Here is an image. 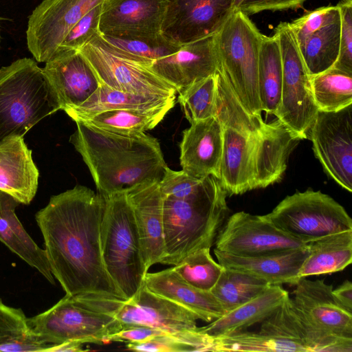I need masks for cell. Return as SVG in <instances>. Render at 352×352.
Segmentation results:
<instances>
[{
	"label": "cell",
	"instance_id": "1",
	"mask_svg": "<svg viewBox=\"0 0 352 352\" xmlns=\"http://www.w3.org/2000/svg\"><path fill=\"white\" fill-rule=\"evenodd\" d=\"M105 197L82 185L50 197L34 216L51 272L65 294L124 300L104 265L100 231Z\"/></svg>",
	"mask_w": 352,
	"mask_h": 352
},
{
	"label": "cell",
	"instance_id": "2",
	"mask_svg": "<svg viewBox=\"0 0 352 352\" xmlns=\"http://www.w3.org/2000/svg\"><path fill=\"white\" fill-rule=\"evenodd\" d=\"M69 142L80 154L103 196L162 179L167 167L157 138L146 133L120 134L82 121Z\"/></svg>",
	"mask_w": 352,
	"mask_h": 352
},
{
	"label": "cell",
	"instance_id": "3",
	"mask_svg": "<svg viewBox=\"0 0 352 352\" xmlns=\"http://www.w3.org/2000/svg\"><path fill=\"white\" fill-rule=\"evenodd\" d=\"M227 194L218 179L208 176L201 188L184 199L164 197V256L175 265L190 254L210 248L227 219Z\"/></svg>",
	"mask_w": 352,
	"mask_h": 352
},
{
	"label": "cell",
	"instance_id": "4",
	"mask_svg": "<svg viewBox=\"0 0 352 352\" xmlns=\"http://www.w3.org/2000/svg\"><path fill=\"white\" fill-rule=\"evenodd\" d=\"M104 197L100 231L102 260L109 277L127 300L142 286L148 270L134 214L125 191Z\"/></svg>",
	"mask_w": 352,
	"mask_h": 352
},
{
	"label": "cell",
	"instance_id": "5",
	"mask_svg": "<svg viewBox=\"0 0 352 352\" xmlns=\"http://www.w3.org/2000/svg\"><path fill=\"white\" fill-rule=\"evenodd\" d=\"M59 110L47 78L37 62L19 58L0 68V141L22 136Z\"/></svg>",
	"mask_w": 352,
	"mask_h": 352
},
{
	"label": "cell",
	"instance_id": "6",
	"mask_svg": "<svg viewBox=\"0 0 352 352\" xmlns=\"http://www.w3.org/2000/svg\"><path fill=\"white\" fill-rule=\"evenodd\" d=\"M263 34L248 16L235 10L214 34L218 69L252 114L261 116L258 87V56Z\"/></svg>",
	"mask_w": 352,
	"mask_h": 352
},
{
	"label": "cell",
	"instance_id": "7",
	"mask_svg": "<svg viewBox=\"0 0 352 352\" xmlns=\"http://www.w3.org/2000/svg\"><path fill=\"white\" fill-rule=\"evenodd\" d=\"M30 333L50 349L65 342L107 343L122 329L109 314L87 307L74 296L67 295L46 311L28 318Z\"/></svg>",
	"mask_w": 352,
	"mask_h": 352
},
{
	"label": "cell",
	"instance_id": "8",
	"mask_svg": "<svg viewBox=\"0 0 352 352\" xmlns=\"http://www.w3.org/2000/svg\"><path fill=\"white\" fill-rule=\"evenodd\" d=\"M263 217L278 229L305 243L352 230L344 207L329 195L307 190L287 196Z\"/></svg>",
	"mask_w": 352,
	"mask_h": 352
},
{
	"label": "cell",
	"instance_id": "9",
	"mask_svg": "<svg viewBox=\"0 0 352 352\" xmlns=\"http://www.w3.org/2000/svg\"><path fill=\"white\" fill-rule=\"evenodd\" d=\"M74 296L87 307L111 315L122 328L144 326L176 333L195 331L198 327L197 315L153 293L144 283L138 292L127 300L93 295Z\"/></svg>",
	"mask_w": 352,
	"mask_h": 352
},
{
	"label": "cell",
	"instance_id": "10",
	"mask_svg": "<svg viewBox=\"0 0 352 352\" xmlns=\"http://www.w3.org/2000/svg\"><path fill=\"white\" fill-rule=\"evenodd\" d=\"M274 35L282 60L280 101L275 116L300 140L307 139L318 112L311 92V76L289 23H280Z\"/></svg>",
	"mask_w": 352,
	"mask_h": 352
},
{
	"label": "cell",
	"instance_id": "11",
	"mask_svg": "<svg viewBox=\"0 0 352 352\" xmlns=\"http://www.w3.org/2000/svg\"><path fill=\"white\" fill-rule=\"evenodd\" d=\"M101 83L133 94L176 96L175 87L156 74L151 63L107 42L100 32L79 50Z\"/></svg>",
	"mask_w": 352,
	"mask_h": 352
},
{
	"label": "cell",
	"instance_id": "12",
	"mask_svg": "<svg viewBox=\"0 0 352 352\" xmlns=\"http://www.w3.org/2000/svg\"><path fill=\"white\" fill-rule=\"evenodd\" d=\"M309 138L324 172L352 191V104L336 111H318Z\"/></svg>",
	"mask_w": 352,
	"mask_h": 352
},
{
	"label": "cell",
	"instance_id": "13",
	"mask_svg": "<svg viewBox=\"0 0 352 352\" xmlns=\"http://www.w3.org/2000/svg\"><path fill=\"white\" fill-rule=\"evenodd\" d=\"M216 250L239 256H256L306 247L284 233L263 215L244 211L226 219L214 241Z\"/></svg>",
	"mask_w": 352,
	"mask_h": 352
},
{
	"label": "cell",
	"instance_id": "14",
	"mask_svg": "<svg viewBox=\"0 0 352 352\" xmlns=\"http://www.w3.org/2000/svg\"><path fill=\"white\" fill-rule=\"evenodd\" d=\"M104 1L43 0L29 16L26 30L28 48L35 60H50L78 21Z\"/></svg>",
	"mask_w": 352,
	"mask_h": 352
},
{
	"label": "cell",
	"instance_id": "15",
	"mask_svg": "<svg viewBox=\"0 0 352 352\" xmlns=\"http://www.w3.org/2000/svg\"><path fill=\"white\" fill-rule=\"evenodd\" d=\"M289 24L311 76L333 66L339 54L341 29L337 6L309 11Z\"/></svg>",
	"mask_w": 352,
	"mask_h": 352
},
{
	"label": "cell",
	"instance_id": "16",
	"mask_svg": "<svg viewBox=\"0 0 352 352\" xmlns=\"http://www.w3.org/2000/svg\"><path fill=\"white\" fill-rule=\"evenodd\" d=\"M235 0H168L162 34L179 46L218 32L234 11Z\"/></svg>",
	"mask_w": 352,
	"mask_h": 352
},
{
	"label": "cell",
	"instance_id": "17",
	"mask_svg": "<svg viewBox=\"0 0 352 352\" xmlns=\"http://www.w3.org/2000/svg\"><path fill=\"white\" fill-rule=\"evenodd\" d=\"M259 331L274 338L293 341L305 352L352 351V338L336 336L314 324L289 296L261 322Z\"/></svg>",
	"mask_w": 352,
	"mask_h": 352
},
{
	"label": "cell",
	"instance_id": "18",
	"mask_svg": "<svg viewBox=\"0 0 352 352\" xmlns=\"http://www.w3.org/2000/svg\"><path fill=\"white\" fill-rule=\"evenodd\" d=\"M168 0H104L99 32L120 38L159 36Z\"/></svg>",
	"mask_w": 352,
	"mask_h": 352
},
{
	"label": "cell",
	"instance_id": "19",
	"mask_svg": "<svg viewBox=\"0 0 352 352\" xmlns=\"http://www.w3.org/2000/svg\"><path fill=\"white\" fill-rule=\"evenodd\" d=\"M42 69L59 110L80 106L102 84L79 50L58 52Z\"/></svg>",
	"mask_w": 352,
	"mask_h": 352
},
{
	"label": "cell",
	"instance_id": "20",
	"mask_svg": "<svg viewBox=\"0 0 352 352\" xmlns=\"http://www.w3.org/2000/svg\"><path fill=\"white\" fill-rule=\"evenodd\" d=\"M132 208L146 270L161 263L164 256V197L159 181L138 184L125 191Z\"/></svg>",
	"mask_w": 352,
	"mask_h": 352
},
{
	"label": "cell",
	"instance_id": "21",
	"mask_svg": "<svg viewBox=\"0 0 352 352\" xmlns=\"http://www.w3.org/2000/svg\"><path fill=\"white\" fill-rule=\"evenodd\" d=\"M223 127L216 117L190 124L179 143L182 170L198 179L219 177Z\"/></svg>",
	"mask_w": 352,
	"mask_h": 352
},
{
	"label": "cell",
	"instance_id": "22",
	"mask_svg": "<svg viewBox=\"0 0 352 352\" xmlns=\"http://www.w3.org/2000/svg\"><path fill=\"white\" fill-rule=\"evenodd\" d=\"M218 67L214 35L182 45L176 52L151 65V69L173 85L177 93L215 74Z\"/></svg>",
	"mask_w": 352,
	"mask_h": 352
},
{
	"label": "cell",
	"instance_id": "23",
	"mask_svg": "<svg viewBox=\"0 0 352 352\" xmlns=\"http://www.w3.org/2000/svg\"><path fill=\"white\" fill-rule=\"evenodd\" d=\"M292 300L302 313L320 329L338 336L352 338V312L333 294V287L323 280L301 278Z\"/></svg>",
	"mask_w": 352,
	"mask_h": 352
},
{
	"label": "cell",
	"instance_id": "24",
	"mask_svg": "<svg viewBox=\"0 0 352 352\" xmlns=\"http://www.w3.org/2000/svg\"><path fill=\"white\" fill-rule=\"evenodd\" d=\"M39 171L32 151L22 136H9L0 141V190L20 204L28 205L38 186Z\"/></svg>",
	"mask_w": 352,
	"mask_h": 352
},
{
	"label": "cell",
	"instance_id": "25",
	"mask_svg": "<svg viewBox=\"0 0 352 352\" xmlns=\"http://www.w3.org/2000/svg\"><path fill=\"white\" fill-rule=\"evenodd\" d=\"M301 140L279 120L265 123L257 135L253 190L279 182L290 154Z\"/></svg>",
	"mask_w": 352,
	"mask_h": 352
},
{
	"label": "cell",
	"instance_id": "26",
	"mask_svg": "<svg viewBox=\"0 0 352 352\" xmlns=\"http://www.w3.org/2000/svg\"><path fill=\"white\" fill-rule=\"evenodd\" d=\"M218 263L225 268L245 272L271 285H296L301 279L299 271L308 255L306 247L256 256H239L214 249Z\"/></svg>",
	"mask_w": 352,
	"mask_h": 352
},
{
	"label": "cell",
	"instance_id": "27",
	"mask_svg": "<svg viewBox=\"0 0 352 352\" xmlns=\"http://www.w3.org/2000/svg\"><path fill=\"white\" fill-rule=\"evenodd\" d=\"M260 133V132H259ZM223 127V153L219 181L227 195L253 190L256 136Z\"/></svg>",
	"mask_w": 352,
	"mask_h": 352
},
{
	"label": "cell",
	"instance_id": "28",
	"mask_svg": "<svg viewBox=\"0 0 352 352\" xmlns=\"http://www.w3.org/2000/svg\"><path fill=\"white\" fill-rule=\"evenodd\" d=\"M144 284L153 293L192 311L199 320L209 322L226 314L220 302L210 292L192 286L173 267L157 272H147Z\"/></svg>",
	"mask_w": 352,
	"mask_h": 352
},
{
	"label": "cell",
	"instance_id": "29",
	"mask_svg": "<svg viewBox=\"0 0 352 352\" xmlns=\"http://www.w3.org/2000/svg\"><path fill=\"white\" fill-rule=\"evenodd\" d=\"M19 204L11 195L0 190V241L55 285L45 250L32 239L16 216L15 210Z\"/></svg>",
	"mask_w": 352,
	"mask_h": 352
},
{
	"label": "cell",
	"instance_id": "30",
	"mask_svg": "<svg viewBox=\"0 0 352 352\" xmlns=\"http://www.w3.org/2000/svg\"><path fill=\"white\" fill-rule=\"evenodd\" d=\"M288 296L280 285H270L256 298L197 330L210 338L245 331L270 316Z\"/></svg>",
	"mask_w": 352,
	"mask_h": 352
},
{
	"label": "cell",
	"instance_id": "31",
	"mask_svg": "<svg viewBox=\"0 0 352 352\" xmlns=\"http://www.w3.org/2000/svg\"><path fill=\"white\" fill-rule=\"evenodd\" d=\"M175 98L176 96H162L118 91L102 83L80 106L64 111L73 120L76 121L111 110L173 109L175 104Z\"/></svg>",
	"mask_w": 352,
	"mask_h": 352
},
{
	"label": "cell",
	"instance_id": "32",
	"mask_svg": "<svg viewBox=\"0 0 352 352\" xmlns=\"http://www.w3.org/2000/svg\"><path fill=\"white\" fill-rule=\"evenodd\" d=\"M308 255L300 278L343 270L352 262V230L326 235L307 243Z\"/></svg>",
	"mask_w": 352,
	"mask_h": 352
},
{
	"label": "cell",
	"instance_id": "33",
	"mask_svg": "<svg viewBox=\"0 0 352 352\" xmlns=\"http://www.w3.org/2000/svg\"><path fill=\"white\" fill-rule=\"evenodd\" d=\"M282 60L278 43L273 35H263L258 65V87L261 110L276 115L280 101Z\"/></svg>",
	"mask_w": 352,
	"mask_h": 352
},
{
	"label": "cell",
	"instance_id": "34",
	"mask_svg": "<svg viewBox=\"0 0 352 352\" xmlns=\"http://www.w3.org/2000/svg\"><path fill=\"white\" fill-rule=\"evenodd\" d=\"M217 100L214 117L223 127L231 128L245 135L261 132L266 122L261 116L250 113L241 103L224 73H217Z\"/></svg>",
	"mask_w": 352,
	"mask_h": 352
},
{
	"label": "cell",
	"instance_id": "35",
	"mask_svg": "<svg viewBox=\"0 0 352 352\" xmlns=\"http://www.w3.org/2000/svg\"><path fill=\"white\" fill-rule=\"evenodd\" d=\"M170 108L155 110L117 109L98 113L76 121L120 134L145 133L155 128L165 117ZM76 122V121H75Z\"/></svg>",
	"mask_w": 352,
	"mask_h": 352
},
{
	"label": "cell",
	"instance_id": "36",
	"mask_svg": "<svg viewBox=\"0 0 352 352\" xmlns=\"http://www.w3.org/2000/svg\"><path fill=\"white\" fill-rule=\"evenodd\" d=\"M270 285L255 276L223 267L210 292L227 313L256 298Z\"/></svg>",
	"mask_w": 352,
	"mask_h": 352
},
{
	"label": "cell",
	"instance_id": "37",
	"mask_svg": "<svg viewBox=\"0 0 352 352\" xmlns=\"http://www.w3.org/2000/svg\"><path fill=\"white\" fill-rule=\"evenodd\" d=\"M318 111H336L352 104V74L334 67L310 78Z\"/></svg>",
	"mask_w": 352,
	"mask_h": 352
},
{
	"label": "cell",
	"instance_id": "38",
	"mask_svg": "<svg viewBox=\"0 0 352 352\" xmlns=\"http://www.w3.org/2000/svg\"><path fill=\"white\" fill-rule=\"evenodd\" d=\"M48 349L30 333L23 311L7 305L0 298V351H47Z\"/></svg>",
	"mask_w": 352,
	"mask_h": 352
},
{
	"label": "cell",
	"instance_id": "39",
	"mask_svg": "<svg viewBox=\"0 0 352 352\" xmlns=\"http://www.w3.org/2000/svg\"><path fill=\"white\" fill-rule=\"evenodd\" d=\"M207 351L305 352L300 345L293 341L274 338L260 331L252 332L246 330L211 338Z\"/></svg>",
	"mask_w": 352,
	"mask_h": 352
},
{
	"label": "cell",
	"instance_id": "40",
	"mask_svg": "<svg viewBox=\"0 0 352 352\" xmlns=\"http://www.w3.org/2000/svg\"><path fill=\"white\" fill-rule=\"evenodd\" d=\"M178 94V102L190 124L214 117L216 111L217 74L195 82Z\"/></svg>",
	"mask_w": 352,
	"mask_h": 352
},
{
	"label": "cell",
	"instance_id": "41",
	"mask_svg": "<svg viewBox=\"0 0 352 352\" xmlns=\"http://www.w3.org/2000/svg\"><path fill=\"white\" fill-rule=\"evenodd\" d=\"M173 268L188 283L208 292L214 286L223 270V267L213 259L208 248L190 254Z\"/></svg>",
	"mask_w": 352,
	"mask_h": 352
},
{
	"label": "cell",
	"instance_id": "42",
	"mask_svg": "<svg viewBox=\"0 0 352 352\" xmlns=\"http://www.w3.org/2000/svg\"><path fill=\"white\" fill-rule=\"evenodd\" d=\"M211 338L197 329L186 332L167 333L140 343H126V348L135 351L187 352L207 351Z\"/></svg>",
	"mask_w": 352,
	"mask_h": 352
},
{
	"label": "cell",
	"instance_id": "43",
	"mask_svg": "<svg viewBox=\"0 0 352 352\" xmlns=\"http://www.w3.org/2000/svg\"><path fill=\"white\" fill-rule=\"evenodd\" d=\"M102 37L111 45L150 63L176 52L181 47L167 40L162 34L152 37L129 38L106 36Z\"/></svg>",
	"mask_w": 352,
	"mask_h": 352
},
{
	"label": "cell",
	"instance_id": "44",
	"mask_svg": "<svg viewBox=\"0 0 352 352\" xmlns=\"http://www.w3.org/2000/svg\"><path fill=\"white\" fill-rule=\"evenodd\" d=\"M102 3L89 10L78 21L64 38L56 54L61 51L80 50L99 32Z\"/></svg>",
	"mask_w": 352,
	"mask_h": 352
},
{
	"label": "cell",
	"instance_id": "45",
	"mask_svg": "<svg viewBox=\"0 0 352 352\" xmlns=\"http://www.w3.org/2000/svg\"><path fill=\"white\" fill-rule=\"evenodd\" d=\"M206 178H195L182 170H173L167 166L159 184L164 197L184 199L196 193Z\"/></svg>",
	"mask_w": 352,
	"mask_h": 352
},
{
	"label": "cell",
	"instance_id": "46",
	"mask_svg": "<svg viewBox=\"0 0 352 352\" xmlns=\"http://www.w3.org/2000/svg\"><path fill=\"white\" fill-rule=\"evenodd\" d=\"M341 17L340 50L333 66L352 74V0H340L336 5Z\"/></svg>",
	"mask_w": 352,
	"mask_h": 352
},
{
	"label": "cell",
	"instance_id": "47",
	"mask_svg": "<svg viewBox=\"0 0 352 352\" xmlns=\"http://www.w3.org/2000/svg\"><path fill=\"white\" fill-rule=\"evenodd\" d=\"M306 0H243L236 10L250 15L262 11L284 10L301 6Z\"/></svg>",
	"mask_w": 352,
	"mask_h": 352
},
{
	"label": "cell",
	"instance_id": "48",
	"mask_svg": "<svg viewBox=\"0 0 352 352\" xmlns=\"http://www.w3.org/2000/svg\"><path fill=\"white\" fill-rule=\"evenodd\" d=\"M167 333H170L148 327L134 326L122 328L118 332L110 336L108 342L140 343Z\"/></svg>",
	"mask_w": 352,
	"mask_h": 352
},
{
	"label": "cell",
	"instance_id": "49",
	"mask_svg": "<svg viewBox=\"0 0 352 352\" xmlns=\"http://www.w3.org/2000/svg\"><path fill=\"white\" fill-rule=\"evenodd\" d=\"M333 294L344 307L352 312V283L350 280H346L333 289Z\"/></svg>",
	"mask_w": 352,
	"mask_h": 352
},
{
	"label": "cell",
	"instance_id": "50",
	"mask_svg": "<svg viewBox=\"0 0 352 352\" xmlns=\"http://www.w3.org/2000/svg\"><path fill=\"white\" fill-rule=\"evenodd\" d=\"M83 344L76 341L65 342L52 347L50 352H80L85 351Z\"/></svg>",
	"mask_w": 352,
	"mask_h": 352
},
{
	"label": "cell",
	"instance_id": "51",
	"mask_svg": "<svg viewBox=\"0 0 352 352\" xmlns=\"http://www.w3.org/2000/svg\"><path fill=\"white\" fill-rule=\"evenodd\" d=\"M243 0H235L234 1V10H236Z\"/></svg>",
	"mask_w": 352,
	"mask_h": 352
},
{
	"label": "cell",
	"instance_id": "52",
	"mask_svg": "<svg viewBox=\"0 0 352 352\" xmlns=\"http://www.w3.org/2000/svg\"><path fill=\"white\" fill-rule=\"evenodd\" d=\"M0 44H1V32H0ZM1 47V45H0Z\"/></svg>",
	"mask_w": 352,
	"mask_h": 352
}]
</instances>
